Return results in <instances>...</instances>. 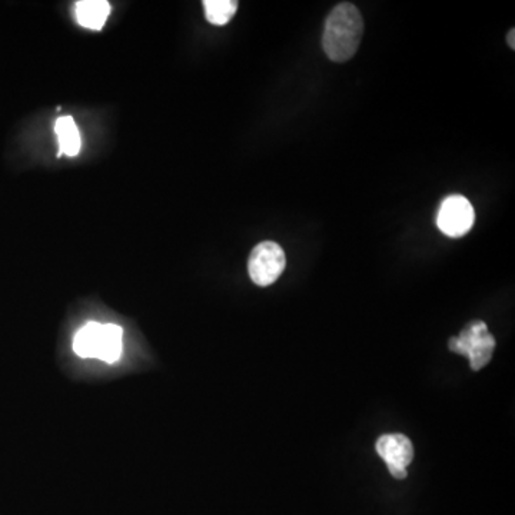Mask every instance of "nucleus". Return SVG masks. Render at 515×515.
I'll return each mask as SVG.
<instances>
[{"instance_id":"1","label":"nucleus","mask_w":515,"mask_h":515,"mask_svg":"<svg viewBox=\"0 0 515 515\" xmlns=\"http://www.w3.org/2000/svg\"><path fill=\"white\" fill-rule=\"evenodd\" d=\"M363 33L364 19L356 4H337L325 20L323 51L332 62H347L358 51Z\"/></svg>"},{"instance_id":"2","label":"nucleus","mask_w":515,"mask_h":515,"mask_svg":"<svg viewBox=\"0 0 515 515\" xmlns=\"http://www.w3.org/2000/svg\"><path fill=\"white\" fill-rule=\"evenodd\" d=\"M448 348L460 356H469L472 370L479 371L490 363L495 349V338L488 332L486 323L472 321L458 337L451 338Z\"/></svg>"},{"instance_id":"3","label":"nucleus","mask_w":515,"mask_h":515,"mask_svg":"<svg viewBox=\"0 0 515 515\" xmlns=\"http://www.w3.org/2000/svg\"><path fill=\"white\" fill-rule=\"evenodd\" d=\"M285 266L287 258L282 248L273 241H266L258 243L250 252L248 273L258 287H268L282 275Z\"/></svg>"},{"instance_id":"4","label":"nucleus","mask_w":515,"mask_h":515,"mask_svg":"<svg viewBox=\"0 0 515 515\" xmlns=\"http://www.w3.org/2000/svg\"><path fill=\"white\" fill-rule=\"evenodd\" d=\"M476 221L471 202L461 195H451L441 203L437 225L444 235L460 238L470 233Z\"/></svg>"},{"instance_id":"5","label":"nucleus","mask_w":515,"mask_h":515,"mask_svg":"<svg viewBox=\"0 0 515 515\" xmlns=\"http://www.w3.org/2000/svg\"><path fill=\"white\" fill-rule=\"evenodd\" d=\"M375 448L387 465L406 469V465H410L414 458V446L404 434H385L378 438Z\"/></svg>"},{"instance_id":"6","label":"nucleus","mask_w":515,"mask_h":515,"mask_svg":"<svg viewBox=\"0 0 515 515\" xmlns=\"http://www.w3.org/2000/svg\"><path fill=\"white\" fill-rule=\"evenodd\" d=\"M75 13L80 26L86 29L101 30L110 16V4L106 0H80Z\"/></svg>"},{"instance_id":"7","label":"nucleus","mask_w":515,"mask_h":515,"mask_svg":"<svg viewBox=\"0 0 515 515\" xmlns=\"http://www.w3.org/2000/svg\"><path fill=\"white\" fill-rule=\"evenodd\" d=\"M122 354V328L115 323L102 325L94 358L105 363H117Z\"/></svg>"},{"instance_id":"8","label":"nucleus","mask_w":515,"mask_h":515,"mask_svg":"<svg viewBox=\"0 0 515 515\" xmlns=\"http://www.w3.org/2000/svg\"><path fill=\"white\" fill-rule=\"evenodd\" d=\"M55 132L58 135L59 149L66 157H77L82 146L79 129L72 117H62L56 120Z\"/></svg>"},{"instance_id":"9","label":"nucleus","mask_w":515,"mask_h":515,"mask_svg":"<svg viewBox=\"0 0 515 515\" xmlns=\"http://www.w3.org/2000/svg\"><path fill=\"white\" fill-rule=\"evenodd\" d=\"M101 328L102 323H87L84 328H80L73 339V351L82 358H94Z\"/></svg>"},{"instance_id":"10","label":"nucleus","mask_w":515,"mask_h":515,"mask_svg":"<svg viewBox=\"0 0 515 515\" xmlns=\"http://www.w3.org/2000/svg\"><path fill=\"white\" fill-rule=\"evenodd\" d=\"M207 20L215 26H224L235 16L238 11L236 0H205L203 2Z\"/></svg>"},{"instance_id":"11","label":"nucleus","mask_w":515,"mask_h":515,"mask_svg":"<svg viewBox=\"0 0 515 515\" xmlns=\"http://www.w3.org/2000/svg\"><path fill=\"white\" fill-rule=\"evenodd\" d=\"M388 470L394 478H406V469H403V467H396V465H388Z\"/></svg>"},{"instance_id":"12","label":"nucleus","mask_w":515,"mask_h":515,"mask_svg":"<svg viewBox=\"0 0 515 515\" xmlns=\"http://www.w3.org/2000/svg\"><path fill=\"white\" fill-rule=\"evenodd\" d=\"M514 35H515V30L511 29V30H510V33H508V37H507L508 45H510V46H511V49H514V47H515Z\"/></svg>"}]
</instances>
